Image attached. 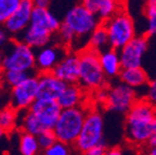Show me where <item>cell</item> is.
I'll return each mask as SVG.
<instances>
[{"label": "cell", "mask_w": 156, "mask_h": 155, "mask_svg": "<svg viewBox=\"0 0 156 155\" xmlns=\"http://www.w3.org/2000/svg\"><path fill=\"white\" fill-rule=\"evenodd\" d=\"M156 132V110L140 98L126 114L125 133L128 142L144 146Z\"/></svg>", "instance_id": "1"}, {"label": "cell", "mask_w": 156, "mask_h": 155, "mask_svg": "<svg viewBox=\"0 0 156 155\" xmlns=\"http://www.w3.org/2000/svg\"><path fill=\"white\" fill-rule=\"evenodd\" d=\"M107 78L100 63V52L86 48L79 52V81L86 92L92 93L101 88L107 87Z\"/></svg>", "instance_id": "2"}, {"label": "cell", "mask_w": 156, "mask_h": 155, "mask_svg": "<svg viewBox=\"0 0 156 155\" xmlns=\"http://www.w3.org/2000/svg\"><path fill=\"white\" fill-rule=\"evenodd\" d=\"M19 70L36 74V52L16 39H12L0 52V72Z\"/></svg>", "instance_id": "3"}, {"label": "cell", "mask_w": 156, "mask_h": 155, "mask_svg": "<svg viewBox=\"0 0 156 155\" xmlns=\"http://www.w3.org/2000/svg\"><path fill=\"white\" fill-rule=\"evenodd\" d=\"M62 23L67 25L76 35V41L72 47V52H75L78 40H83L89 46V38L101 22L94 14L89 12L81 3L75 5L66 11Z\"/></svg>", "instance_id": "4"}, {"label": "cell", "mask_w": 156, "mask_h": 155, "mask_svg": "<svg viewBox=\"0 0 156 155\" xmlns=\"http://www.w3.org/2000/svg\"><path fill=\"white\" fill-rule=\"evenodd\" d=\"M87 113L86 106L62 110L61 115L53 129L58 142L67 146L75 144L83 127Z\"/></svg>", "instance_id": "5"}, {"label": "cell", "mask_w": 156, "mask_h": 155, "mask_svg": "<svg viewBox=\"0 0 156 155\" xmlns=\"http://www.w3.org/2000/svg\"><path fill=\"white\" fill-rule=\"evenodd\" d=\"M102 24L108 34L111 48L117 51L124 48L136 36L134 22L126 7L120 9L114 16Z\"/></svg>", "instance_id": "6"}, {"label": "cell", "mask_w": 156, "mask_h": 155, "mask_svg": "<svg viewBox=\"0 0 156 155\" xmlns=\"http://www.w3.org/2000/svg\"><path fill=\"white\" fill-rule=\"evenodd\" d=\"M104 143V119L100 112L94 109L88 111L83 127L74 146L83 154L89 149Z\"/></svg>", "instance_id": "7"}, {"label": "cell", "mask_w": 156, "mask_h": 155, "mask_svg": "<svg viewBox=\"0 0 156 155\" xmlns=\"http://www.w3.org/2000/svg\"><path fill=\"white\" fill-rule=\"evenodd\" d=\"M139 99L138 91L119 81L108 87V98L104 107L111 112L127 114Z\"/></svg>", "instance_id": "8"}, {"label": "cell", "mask_w": 156, "mask_h": 155, "mask_svg": "<svg viewBox=\"0 0 156 155\" xmlns=\"http://www.w3.org/2000/svg\"><path fill=\"white\" fill-rule=\"evenodd\" d=\"M38 99V75H30L21 85L10 91L9 105L16 111H26Z\"/></svg>", "instance_id": "9"}, {"label": "cell", "mask_w": 156, "mask_h": 155, "mask_svg": "<svg viewBox=\"0 0 156 155\" xmlns=\"http://www.w3.org/2000/svg\"><path fill=\"white\" fill-rule=\"evenodd\" d=\"M149 48V39L145 35L136 36L129 44L119 50L122 68L142 67L143 56Z\"/></svg>", "instance_id": "10"}, {"label": "cell", "mask_w": 156, "mask_h": 155, "mask_svg": "<svg viewBox=\"0 0 156 155\" xmlns=\"http://www.w3.org/2000/svg\"><path fill=\"white\" fill-rule=\"evenodd\" d=\"M69 52L61 45H48L36 52V73H52L63 58Z\"/></svg>", "instance_id": "11"}, {"label": "cell", "mask_w": 156, "mask_h": 155, "mask_svg": "<svg viewBox=\"0 0 156 155\" xmlns=\"http://www.w3.org/2000/svg\"><path fill=\"white\" fill-rule=\"evenodd\" d=\"M29 111L40 121L44 130H53L62 113V109L58 101L42 99H37Z\"/></svg>", "instance_id": "12"}, {"label": "cell", "mask_w": 156, "mask_h": 155, "mask_svg": "<svg viewBox=\"0 0 156 155\" xmlns=\"http://www.w3.org/2000/svg\"><path fill=\"white\" fill-rule=\"evenodd\" d=\"M33 9H34V1L21 0L20 7L5 24V28L13 39H16L30 25Z\"/></svg>", "instance_id": "13"}, {"label": "cell", "mask_w": 156, "mask_h": 155, "mask_svg": "<svg viewBox=\"0 0 156 155\" xmlns=\"http://www.w3.org/2000/svg\"><path fill=\"white\" fill-rule=\"evenodd\" d=\"M53 75L66 85H74L79 81V53L69 51L63 60L55 66Z\"/></svg>", "instance_id": "14"}, {"label": "cell", "mask_w": 156, "mask_h": 155, "mask_svg": "<svg viewBox=\"0 0 156 155\" xmlns=\"http://www.w3.org/2000/svg\"><path fill=\"white\" fill-rule=\"evenodd\" d=\"M66 86L53 73L38 74V99L58 101Z\"/></svg>", "instance_id": "15"}, {"label": "cell", "mask_w": 156, "mask_h": 155, "mask_svg": "<svg viewBox=\"0 0 156 155\" xmlns=\"http://www.w3.org/2000/svg\"><path fill=\"white\" fill-rule=\"evenodd\" d=\"M61 24L62 22H60V20L49 9H40V8L34 7L32 12V19H30V25L40 27L54 35L60 29Z\"/></svg>", "instance_id": "16"}, {"label": "cell", "mask_w": 156, "mask_h": 155, "mask_svg": "<svg viewBox=\"0 0 156 155\" xmlns=\"http://www.w3.org/2000/svg\"><path fill=\"white\" fill-rule=\"evenodd\" d=\"M52 36L53 35L51 33L47 32L40 27L29 25L24 32L17 37L16 40L22 41L30 48L39 50V49L48 46L50 40L52 39Z\"/></svg>", "instance_id": "17"}, {"label": "cell", "mask_w": 156, "mask_h": 155, "mask_svg": "<svg viewBox=\"0 0 156 155\" xmlns=\"http://www.w3.org/2000/svg\"><path fill=\"white\" fill-rule=\"evenodd\" d=\"M86 93L87 92L78 84L67 85L58 99V103L62 110L85 106L83 102L86 101Z\"/></svg>", "instance_id": "18"}, {"label": "cell", "mask_w": 156, "mask_h": 155, "mask_svg": "<svg viewBox=\"0 0 156 155\" xmlns=\"http://www.w3.org/2000/svg\"><path fill=\"white\" fill-rule=\"evenodd\" d=\"M100 63L107 80L119 77V74L122 70L119 51L110 48L100 52Z\"/></svg>", "instance_id": "19"}, {"label": "cell", "mask_w": 156, "mask_h": 155, "mask_svg": "<svg viewBox=\"0 0 156 155\" xmlns=\"http://www.w3.org/2000/svg\"><path fill=\"white\" fill-rule=\"evenodd\" d=\"M119 81L136 90L146 89L149 85V76L142 67L122 68L119 74Z\"/></svg>", "instance_id": "20"}, {"label": "cell", "mask_w": 156, "mask_h": 155, "mask_svg": "<svg viewBox=\"0 0 156 155\" xmlns=\"http://www.w3.org/2000/svg\"><path fill=\"white\" fill-rule=\"evenodd\" d=\"M17 127L21 129L22 132L30 133V135H34L36 137L41 135L44 131H46L42 125L40 124V121L37 119V117L29 110L19 112Z\"/></svg>", "instance_id": "21"}, {"label": "cell", "mask_w": 156, "mask_h": 155, "mask_svg": "<svg viewBox=\"0 0 156 155\" xmlns=\"http://www.w3.org/2000/svg\"><path fill=\"white\" fill-rule=\"evenodd\" d=\"M125 8V3L116 0H99L98 3L97 17L101 22V24L114 16L120 9Z\"/></svg>", "instance_id": "22"}, {"label": "cell", "mask_w": 156, "mask_h": 155, "mask_svg": "<svg viewBox=\"0 0 156 155\" xmlns=\"http://www.w3.org/2000/svg\"><path fill=\"white\" fill-rule=\"evenodd\" d=\"M19 123V111L11 105L0 107V128L5 133H9L17 128Z\"/></svg>", "instance_id": "23"}, {"label": "cell", "mask_w": 156, "mask_h": 155, "mask_svg": "<svg viewBox=\"0 0 156 155\" xmlns=\"http://www.w3.org/2000/svg\"><path fill=\"white\" fill-rule=\"evenodd\" d=\"M89 48L94 49L98 52H102L104 50L110 49V39H108V34L103 24H100L94 32L91 34L89 38Z\"/></svg>", "instance_id": "24"}, {"label": "cell", "mask_w": 156, "mask_h": 155, "mask_svg": "<svg viewBox=\"0 0 156 155\" xmlns=\"http://www.w3.org/2000/svg\"><path fill=\"white\" fill-rule=\"evenodd\" d=\"M19 149L21 155H38L41 150L36 136L22 131L20 133Z\"/></svg>", "instance_id": "25"}, {"label": "cell", "mask_w": 156, "mask_h": 155, "mask_svg": "<svg viewBox=\"0 0 156 155\" xmlns=\"http://www.w3.org/2000/svg\"><path fill=\"white\" fill-rule=\"evenodd\" d=\"M30 75H34V74L19 72V70H3V72H0V78L2 80L3 85L9 87L10 89H13V88L21 85Z\"/></svg>", "instance_id": "26"}, {"label": "cell", "mask_w": 156, "mask_h": 155, "mask_svg": "<svg viewBox=\"0 0 156 155\" xmlns=\"http://www.w3.org/2000/svg\"><path fill=\"white\" fill-rule=\"evenodd\" d=\"M20 3L21 0H0V26H5L20 7Z\"/></svg>", "instance_id": "27"}, {"label": "cell", "mask_w": 156, "mask_h": 155, "mask_svg": "<svg viewBox=\"0 0 156 155\" xmlns=\"http://www.w3.org/2000/svg\"><path fill=\"white\" fill-rule=\"evenodd\" d=\"M144 13L147 20L146 34L156 35V0H149L145 3Z\"/></svg>", "instance_id": "28"}, {"label": "cell", "mask_w": 156, "mask_h": 155, "mask_svg": "<svg viewBox=\"0 0 156 155\" xmlns=\"http://www.w3.org/2000/svg\"><path fill=\"white\" fill-rule=\"evenodd\" d=\"M58 37V40H60V45L65 48H71L74 46L76 41V35L74 34V32L72 31L67 25H65L64 23L61 24V27L56 33Z\"/></svg>", "instance_id": "29"}, {"label": "cell", "mask_w": 156, "mask_h": 155, "mask_svg": "<svg viewBox=\"0 0 156 155\" xmlns=\"http://www.w3.org/2000/svg\"><path fill=\"white\" fill-rule=\"evenodd\" d=\"M37 138H38L39 146H40V149H41L42 151L51 148L52 146H54V144L58 142V139H56L53 130L44 131V132H42L41 135H39Z\"/></svg>", "instance_id": "30"}, {"label": "cell", "mask_w": 156, "mask_h": 155, "mask_svg": "<svg viewBox=\"0 0 156 155\" xmlns=\"http://www.w3.org/2000/svg\"><path fill=\"white\" fill-rule=\"evenodd\" d=\"M42 155H72L71 146L64 144L62 142H56L51 148L47 149L42 152Z\"/></svg>", "instance_id": "31"}, {"label": "cell", "mask_w": 156, "mask_h": 155, "mask_svg": "<svg viewBox=\"0 0 156 155\" xmlns=\"http://www.w3.org/2000/svg\"><path fill=\"white\" fill-rule=\"evenodd\" d=\"M143 99H145L149 102V104L156 110V79L151 80L149 82V85L144 91Z\"/></svg>", "instance_id": "32"}, {"label": "cell", "mask_w": 156, "mask_h": 155, "mask_svg": "<svg viewBox=\"0 0 156 155\" xmlns=\"http://www.w3.org/2000/svg\"><path fill=\"white\" fill-rule=\"evenodd\" d=\"M92 97L95 103H99V104L104 106L107 101V98H108V86L92 92Z\"/></svg>", "instance_id": "33"}, {"label": "cell", "mask_w": 156, "mask_h": 155, "mask_svg": "<svg viewBox=\"0 0 156 155\" xmlns=\"http://www.w3.org/2000/svg\"><path fill=\"white\" fill-rule=\"evenodd\" d=\"M11 39V35L8 33V31L5 28V26H0V52L8 46Z\"/></svg>", "instance_id": "34"}, {"label": "cell", "mask_w": 156, "mask_h": 155, "mask_svg": "<svg viewBox=\"0 0 156 155\" xmlns=\"http://www.w3.org/2000/svg\"><path fill=\"white\" fill-rule=\"evenodd\" d=\"M107 151L106 143H101L99 146H94V148L89 149L88 151H86L83 155H104Z\"/></svg>", "instance_id": "35"}, {"label": "cell", "mask_w": 156, "mask_h": 155, "mask_svg": "<svg viewBox=\"0 0 156 155\" xmlns=\"http://www.w3.org/2000/svg\"><path fill=\"white\" fill-rule=\"evenodd\" d=\"M51 2L49 0H35L34 1V7L35 8H40V9H49Z\"/></svg>", "instance_id": "36"}, {"label": "cell", "mask_w": 156, "mask_h": 155, "mask_svg": "<svg viewBox=\"0 0 156 155\" xmlns=\"http://www.w3.org/2000/svg\"><path fill=\"white\" fill-rule=\"evenodd\" d=\"M143 151H142L141 155H156V146H142Z\"/></svg>", "instance_id": "37"}, {"label": "cell", "mask_w": 156, "mask_h": 155, "mask_svg": "<svg viewBox=\"0 0 156 155\" xmlns=\"http://www.w3.org/2000/svg\"><path fill=\"white\" fill-rule=\"evenodd\" d=\"M104 155H124V152L120 148H111L107 149Z\"/></svg>", "instance_id": "38"}, {"label": "cell", "mask_w": 156, "mask_h": 155, "mask_svg": "<svg viewBox=\"0 0 156 155\" xmlns=\"http://www.w3.org/2000/svg\"><path fill=\"white\" fill-rule=\"evenodd\" d=\"M145 146H156V132L154 133L153 136L150 138L149 142L146 143Z\"/></svg>", "instance_id": "39"}, {"label": "cell", "mask_w": 156, "mask_h": 155, "mask_svg": "<svg viewBox=\"0 0 156 155\" xmlns=\"http://www.w3.org/2000/svg\"><path fill=\"white\" fill-rule=\"evenodd\" d=\"M3 87H5V85H3V82H2V80H1V78H0V99H1V96H2Z\"/></svg>", "instance_id": "40"}, {"label": "cell", "mask_w": 156, "mask_h": 155, "mask_svg": "<svg viewBox=\"0 0 156 155\" xmlns=\"http://www.w3.org/2000/svg\"><path fill=\"white\" fill-rule=\"evenodd\" d=\"M5 131H3L2 130V129H1V128H0V139H1V138H2V137H3V135H5Z\"/></svg>", "instance_id": "41"}]
</instances>
